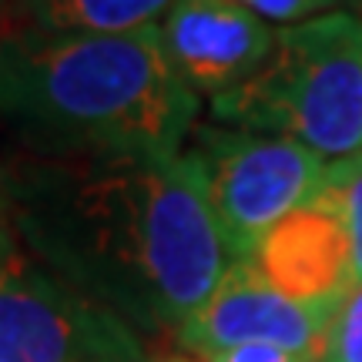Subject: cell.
Wrapping results in <instances>:
<instances>
[{
  "label": "cell",
  "instance_id": "13",
  "mask_svg": "<svg viewBox=\"0 0 362 362\" xmlns=\"http://www.w3.org/2000/svg\"><path fill=\"white\" fill-rule=\"evenodd\" d=\"M205 362H315V359L296 356V352L279 349V346H238V349L205 356Z\"/></svg>",
  "mask_w": 362,
  "mask_h": 362
},
{
  "label": "cell",
  "instance_id": "15",
  "mask_svg": "<svg viewBox=\"0 0 362 362\" xmlns=\"http://www.w3.org/2000/svg\"><path fill=\"white\" fill-rule=\"evenodd\" d=\"M13 30V0H0V44Z\"/></svg>",
  "mask_w": 362,
  "mask_h": 362
},
{
  "label": "cell",
  "instance_id": "16",
  "mask_svg": "<svg viewBox=\"0 0 362 362\" xmlns=\"http://www.w3.org/2000/svg\"><path fill=\"white\" fill-rule=\"evenodd\" d=\"M151 362H205V359H198V356H161V359H151Z\"/></svg>",
  "mask_w": 362,
  "mask_h": 362
},
{
  "label": "cell",
  "instance_id": "7",
  "mask_svg": "<svg viewBox=\"0 0 362 362\" xmlns=\"http://www.w3.org/2000/svg\"><path fill=\"white\" fill-rule=\"evenodd\" d=\"M158 30L175 78L198 98L238 88L275 47L269 21L238 0H175Z\"/></svg>",
  "mask_w": 362,
  "mask_h": 362
},
{
  "label": "cell",
  "instance_id": "14",
  "mask_svg": "<svg viewBox=\"0 0 362 362\" xmlns=\"http://www.w3.org/2000/svg\"><path fill=\"white\" fill-rule=\"evenodd\" d=\"M17 232H13V221H11V208H7V198H4V188H0V265L11 259L17 252Z\"/></svg>",
  "mask_w": 362,
  "mask_h": 362
},
{
  "label": "cell",
  "instance_id": "8",
  "mask_svg": "<svg viewBox=\"0 0 362 362\" xmlns=\"http://www.w3.org/2000/svg\"><path fill=\"white\" fill-rule=\"evenodd\" d=\"M252 265L279 292L309 305L339 309L356 288L349 235L325 194L279 221L255 248Z\"/></svg>",
  "mask_w": 362,
  "mask_h": 362
},
{
  "label": "cell",
  "instance_id": "3",
  "mask_svg": "<svg viewBox=\"0 0 362 362\" xmlns=\"http://www.w3.org/2000/svg\"><path fill=\"white\" fill-rule=\"evenodd\" d=\"M225 128L279 134L325 161L362 151V13L339 11L279 27L269 61L211 98Z\"/></svg>",
  "mask_w": 362,
  "mask_h": 362
},
{
  "label": "cell",
  "instance_id": "9",
  "mask_svg": "<svg viewBox=\"0 0 362 362\" xmlns=\"http://www.w3.org/2000/svg\"><path fill=\"white\" fill-rule=\"evenodd\" d=\"M175 0H13V27L51 34H131L165 21Z\"/></svg>",
  "mask_w": 362,
  "mask_h": 362
},
{
  "label": "cell",
  "instance_id": "11",
  "mask_svg": "<svg viewBox=\"0 0 362 362\" xmlns=\"http://www.w3.org/2000/svg\"><path fill=\"white\" fill-rule=\"evenodd\" d=\"M322 362H362V285H356L342 302L325 339Z\"/></svg>",
  "mask_w": 362,
  "mask_h": 362
},
{
  "label": "cell",
  "instance_id": "1",
  "mask_svg": "<svg viewBox=\"0 0 362 362\" xmlns=\"http://www.w3.org/2000/svg\"><path fill=\"white\" fill-rule=\"evenodd\" d=\"M17 242L138 332L205 305L232 269L202 161L178 155H64L0 175Z\"/></svg>",
  "mask_w": 362,
  "mask_h": 362
},
{
  "label": "cell",
  "instance_id": "10",
  "mask_svg": "<svg viewBox=\"0 0 362 362\" xmlns=\"http://www.w3.org/2000/svg\"><path fill=\"white\" fill-rule=\"evenodd\" d=\"M322 194L336 205L352 245V272L356 285H362V151L349 158L329 161Z\"/></svg>",
  "mask_w": 362,
  "mask_h": 362
},
{
  "label": "cell",
  "instance_id": "6",
  "mask_svg": "<svg viewBox=\"0 0 362 362\" xmlns=\"http://www.w3.org/2000/svg\"><path fill=\"white\" fill-rule=\"evenodd\" d=\"M339 309L298 302L279 292L252 262H232L205 305L178 325L175 342L198 359L238 346H279L322 362Z\"/></svg>",
  "mask_w": 362,
  "mask_h": 362
},
{
  "label": "cell",
  "instance_id": "2",
  "mask_svg": "<svg viewBox=\"0 0 362 362\" xmlns=\"http://www.w3.org/2000/svg\"><path fill=\"white\" fill-rule=\"evenodd\" d=\"M0 124L30 155H178L198 94L161 51V30L51 34L13 27L0 44Z\"/></svg>",
  "mask_w": 362,
  "mask_h": 362
},
{
  "label": "cell",
  "instance_id": "4",
  "mask_svg": "<svg viewBox=\"0 0 362 362\" xmlns=\"http://www.w3.org/2000/svg\"><path fill=\"white\" fill-rule=\"evenodd\" d=\"M205 168L211 211L232 262H252L262 238L322 194L329 161L312 148L225 124H198L185 144Z\"/></svg>",
  "mask_w": 362,
  "mask_h": 362
},
{
  "label": "cell",
  "instance_id": "5",
  "mask_svg": "<svg viewBox=\"0 0 362 362\" xmlns=\"http://www.w3.org/2000/svg\"><path fill=\"white\" fill-rule=\"evenodd\" d=\"M0 362H151L141 332L17 245L0 265Z\"/></svg>",
  "mask_w": 362,
  "mask_h": 362
},
{
  "label": "cell",
  "instance_id": "12",
  "mask_svg": "<svg viewBox=\"0 0 362 362\" xmlns=\"http://www.w3.org/2000/svg\"><path fill=\"white\" fill-rule=\"evenodd\" d=\"M242 7L259 13L262 21H275V24H305L325 13H339L349 7H362V0H238Z\"/></svg>",
  "mask_w": 362,
  "mask_h": 362
}]
</instances>
